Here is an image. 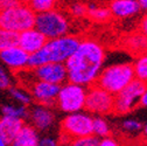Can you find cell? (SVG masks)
<instances>
[{
  "mask_svg": "<svg viewBox=\"0 0 147 146\" xmlns=\"http://www.w3.org/2000/svg\"><path fill=\"white\" fill-rule=\"evenodd\" d=\"M105 49L94 39L81 40L75 53L64 63L68 82L82 87H92L104 68Z\"/></svg>",
  "mask_w": 147,
  "mask_h": 146,
  "instance_id": "obj_1",
  "label": "cell"
},
{
  "mask_svg": "<svg viewBox=\"0 0 147 146\" xmlns=\"http://www.w3.org/2000/svg\"><path fill=\"white\" fill-rule=\"evenodd\" d=\"M80 42L81 39L70 34L59 39L48 40L38 53L29 55L27 68L34 69L46 63L64 64L69 60V57L75 53Z\"/></svg>",
  "mask_w": 147,
  "mask_h": 146,
  "instance_id": "obj_2",
  "label": "cell"
},
{
  "mask_svg": "<svg viewBox=\"0 0 147 146\" xmlns=\"http://www.w3.org/2000/svg\"><path fill=\"white\" fill-rule=\"evenodd\" d=\"M134 80V72L131 62H121L106 66L102 69L96 81V85L110 95H117Z\"/></svg>",
  "mask_w": 147,
  "mask_h": 146,
  "instance_id": "obj_3",
  "label": "cell"
},
{
  "mask_svg": "<svg viewBox=\"0 0 147 146\" xmlns=\"http://www.w3.org/2000/svg\"><path fill=\"white\" fill-rule=\"evenodd\" d=\"M34 28L39 30L47 40H54L69 35L70 21L64 12L55 8L46 13L36 14Z\"/></svg>",
  "mask_w": 147,
  "mask_h": 146,
  "instance_id": "obj_4",
  "label": "cell"
},
{
  "mask_svg": "<svg viewBox=\"0 0 147 146\" xmlns=\"http://www.w3.org/2000/svg\"><path fill=\"white\" fill-rule=\"evenodd\" d=\"M36 14L28 7L26 1L8 9H0V28L20 34L34 28Z\"/></svg>",
  "mask_w": 147,
  "mask_h": 146,
  "instance_id": "obj_5",
  "label": "cell"
},
{
  "mask_svg": "<svg viewBox=\"0 0 147 146\" xmlns=\"http://www.w3.org/2000/svg\"><path fill=\"white\" fill-rule=\"evenodd\" d=\"M94 117L88 112L81 111L68 115L61 122V138L65 145L72 139L92 136Z\"/></svg>",
  "mask_w": 147,
  "mask_h": 146,
  "instance_id": "obj_6",
  "label": "cell"
},
{
  "mask_svg": "<svg viewBox=\"0 0 147 146\" xmlns=\"http://www.w3.org/2000/svg\"><path fill=\"white\" fill-rule=\"evenodd\" d=\"M86 90L88 88L74 84V83H64L60 87L59 95L56 97V104L59 109L68 115L81 112L84 110L85 99H86Z\"/></svg>",
  "mask_w": 147,
  "mask_h": 146,
  "instance_id": "obj_7",
  "label": "cell"
},
{
  "mask_svg": "<svg viewBox=\"0 0 147 146\" xmlns=\"http://www.w3.org/2000/svg\"><path fill=\"white\" fill-rule=\"evenodd\" d=\"M147 85L144 82L133 80L120 93L113 96V112L117 115H126L140 104V98Z\"/></svg>",
  "mask_w": 147,
  "mask_h": 146,
  "instance_id": "obj_8",
  "label": "cell"
},
{
  "mask_svg": "<svg viewBox=\"0 0 147 146\" xmlns=\"http://www.w3.org/2000/svg\"><path fill=\"white\" fill-rule=\"evenodd\" d=\"M84 109L91 116H103L113 112V96L100 89L96 84L86 90V99Z\"/></svg>",
  "mask_w": 147,
  "mask_h": 146,
  "instance_id": "obj_9",
  "label": "cell"
},
{
  "mask_svg": "<svg viewBox=\"0 0 147 146\" xmlns=\"http://www.w3.org/2000/svg\"><path fill=\"white\" fill-rule=\"evenodd\" d=\"M29 72L34 81L50 83L54 85H63L68 81L67 69L62 63H46L38 68L29 69Z\"/></svg>",
  "mask_w": 147,
  "mask_h": 146,
  "instance_id": "obj_10",
  "label": "cell"
},
{
  "mask_svg": "<svg viewBox=\"0 0 147 146\" xmlns=\"http://www.w3.org/2000/svg\"><path fill=\"white\" fill-rule=\"evenodd\" d=\"M29 90L33 97L40 105L49 107L56 102V97L60 91V85H54L50 83H45L39 81H32L29 85Z\"/></svg>",
  "mask_w": 147,
  "mask_h": 146,
  "instance_id": "obj_11",
  "label": "cell"
},
{
  "mask_svg": "<svg viewBox=\"0 0 147 146\" xmlns=\"http://www.w3.org/2000/svg\"><path fill=\"white\" fill-rule=\"evenodd\" d=\"M47 41L48 40L39 30H36L35 28H32V29L25 30L19 34L18 46L24 51H26L28 55H32V54L38 53L46 45Z\"/></svg>",
  "mask_w": 147,
  "mask_h": 146,
  "instance_id": "obj_12",
  "label": "cell"
},
{
  "mask_svg": "<svg viewBox=\"0 0 147 146\" xmlns=\"http://www.w3.org/2000/svg\"><path fill=\"white\" fill-rule=\"evenodd\" d=\"M0 59L14 70H24L27 68L29 55L19 46H16L0 51Z\"/></svg>",
  "mask_w": 147,
  "mask_h": 146,
  "instance_id": "obj_13",
  "label": "cell"
},
{
  "mask_svg": "<svg viewBox=\"0 0 147 146\" xmlns=\"http://www.w3.org/2000/svg\"><path fill=\"white\" fill-rule=\"evenodd\" d=\"M107 8L111 13V16L117 19H128L140 12L137 0H113L109 3Z\"/></svg>",
  "mask_w": 147,
  "mask_h": 146,
  "instance_id": "obj_14",
  "label": "cell"
},
{
  "mask_svg": "<svg viewBox=\"0 0 147 146\" xmlns=\"http://www.w3.org/2000/svg\"><path fill=\"white\" fill-rule=\"evenodd\" d=\"M30 120L33 123V127L36 130H48L49 127L54 124L55 122V115L54 112L50 110L49 107L39 105V106H35L30 110L29 114Z\"/></svg>",
  "mask_w": 147,
  "mask_h": 146,
  "instance_id": "obj_15",
  "label": "cell"
},
{
  "mask_svg": "<svg viewBox=\"0 0 147 146\" xmlns=\"http://www.w3.org/2000/svg\"><path fill=\"white\" fill-rule=\"evenodd\" d=\"M24 122L21 119L11 118L4 116L0 118V137H1L6 144H13L15 137L24 126Z\"/></svg>",
  "mask_w": 147,
  "mask_h": 146,
  "instance_id": "obj_16",
  "label": "cell"
},
{
  "mask_svg": "<svg viewBox=\"0 0 147 146\" xmlns=\"http://www.w3.org/2000/svg\"><path fill=\"white\" fill-rule=\"evenodd\" d=\"M124 46L128 51L139 56L145 55L147 53V39L140 32L126 36V39L124 40Z\"/></svg>",
  "mask_w": 147,
  "mask_h": 146,
  "instance_id": "obj_17",
  "label": "cell"
},
{
  "mask_svg": "<svg viewBox=\"0 0 147 146\" xmlns=\"http://www.w3.org/2000/svg\"><path fill=\"white\" fill-rule=\"evenodd\" d=\"M39 140L40 138L38 131L30 125H24L20 132L15 137L13 146H38Z\"/></svg>",
  "mask_w": 147,
  "mask_h": 146,
  "instance_id": "obj_18",
  "label": "cell"
},
{
  "mask_svg": "<svg viewBox=\"0 0 147 146\" xmlns=\"http://www.w3.org/2000/svg\"><path fill=\"white\" fill-rule=\"evenodd\" d=\"M88 11H86V16H89L91 20L96 22H106L111 19V13H110L109 8L103 6V5H97V4H88L86 5Z\"/></svg>",
  "mask_w": 147,
  "mask_h": 146,
  "instance_id": "obj_19",
  "label": "cell"
},
{
  "mask_svg": "<svg viewBox=\"0 0 147 146\" xmlns=\"http://www.w3.org/2000/svg\"><path fill=\"white\" fill-rule=\"evenodd\" d=\"M111 135V126L100 116L94 117L92 120V136H95L98 139L107 138Z\"/></svg>",
  "mask_w": 147,
  "mask_h": 146,
  "instance_id": "obj_20",
  "label": "cell"
},
{
  "mask_svg": "<svg viewBox=\"0 0 147 146\" xmlns=\"http://www.w3.org/2000/svg\"><path fill=\"white\" fill-rule=\"evenodd\" d=\"M28 7L35 13V14H41L49 11H53L57 8V3L54 0H32V1H26Z\"/></svg>",
  "mask_w": 147,
  "mask_h": 146,
  "instance_id": "obj_21",
  "label": "cell"
},
{
  "mask_svg": "<svg viewBox=\"0 0 147 146\" xmlns=\"http://www.w3.org/2000/svg\"><path fill=\"white\" fill-rule=\"evenodd\" d=\"M133 72H134V80L146 83L147 82V56L145 55L139 56L132 64Z\"/></svg>",
  "mask_w": 147,
  "mask_h": 146,
  "instance_id": "obj_22",
  "label": "cell"
},
{
  "mask_svg": "<svg viewBox=\"0 0 147 146\" xmlns=\"http://www.w3.org/2000/svg\"><path fill=\"white\" fill-rule=\"evenodd\" d=\"M19 42V34L0 28V51L16 47Z\"/></svg>",
  "mask_w": 147,
  "mask_h": 146,
  "instance_id": "obj_23",
  "label": "cell"
},
{
  "mask_svg": "<svg viewBox=\"0 0 147 146\" xmlns=\"http://www.w3.org/2000/svg\"><path fill=\"white\" fill-rule=\"evenodd\" d=\"M4 116L11 117V118H16V119H24L28 116L27 109L25 106H13V105H6L3 107Z\"/></svg>",
  "mask_w": 147,
  "mask_h": 146,
  "instance_id": "obj_24",
  "label": "cell"
},
{
  "mask_svg": "<svg viewBox=\"0 0 147 146\" xmlns=\"http://www.w3.org/2000/svg\"><path fill=\"white\" fill-rule=\"evenodd\" d=\"M142 127L144 125L136 119H126L121 123V131H124L126 135H139L140 132H142Z\"/></svg>",
  "mask_w": 147,
  "mask_h": 146,
  "instance_id": "obj_25",
  "label": "cell"
},
{
  "mask_svg": "<svg viewBox=\"0 0 147 146\" xmlns=\"http://www.w3.org/2000/svg\"><path fill=\"white\" fill-rule=\"evenodd\" d=\"M98 138L95 136H89L84 138H77L72 139L69 143H67L64 146H97L98 145Z\"/></svg>",
  "mask_w": 147,
  "mask_h": 146,
  "instance_id": "obj_26",
  "label": "cell"
},
{
  "mask_svg": "<svg viewBox=\"0 0 147 146\" xmlns=\"http://www.w3.org/2000/svg\"><path fill=\"white\" fill-rule=\"evenodd\" d=\"M69 11L74 18H84L86 16L88 7L84 3H72L69 7Z\"/></svg>",
  "mask_w": 147,
  "mask_h": 146,
  "instance_id": "obj_27",
  "label": "cell"
},
{
  "mask_svg": "<svg viewBox=\"0 0 147 146\" xmlns=\"http://www.w3.org/2000/svg\"><path fill=\"white\" fill-rule=\"evenodd\" d=\"M9 93H11V95H12V97H13L14 99H16L18 102H20V103H22V104H26V105H27V104H29L30 101H32L30 95L27 94L26 91H24V90L12 88V89L9 90Z\"/></svg>",
  "mask_w": 147,
  "mask_h": 146,
  "instance_id": "obj_28",
  "label": "cell"
},
{
  "mask_svg": "<svg viewBox=\"0 0 147 146\" xmlns=\"http://www.w3.org/2000/svg\"><path fill=\"white\" fill-rule=\"evenodd\" d=\"M97 146H121L120 143L113 138V137H107V138H103V139H99L98 140V145Z\"/></svg>",
  "mask_w": 147,
  "mask_h": 146,
  "instance_id": "obj_29",
  "label": "cell"
},
{
  "mask_svg": "<svg viewBox=\"0 0 147 146\" xmlns=\"http://www.w3.org/2000/svg\"><path fill=\"white\" fill-rule=\"evenodd\" d=\"M9 84H11V81H9L8 75L6 74V71L0 67V89H6L9 87Z\"/></svg>",
  "mask_w": 147,
  "mask_h": 146,
  "instance_id": "obj_30",
  "label": "cell"
},
{
  "mask_svg": "<svg viewBox=\"0 0 147 146\" xmlns=\"http://www.w3.org/2000/svg\"><path fill=\"white\" fill-rule=\"evenodd\" d=\"M22 1H16V0H1L0 1V9H8L12 7L19 6Z\"/></svg>",
  "mask_w": 147,
  "mask_h": 146,
  "instance_id": "obj_31",
  "label": "cell"
},
{
  "mask_svg": "<svg viewBox=\"0 0 147 146\" xmlns=\"http://www.w3.org/2000/svg\"><path fill=\"white\" fill-rule=\"evenodd\" d=\"M38 146H59V143L55 138L51 137H45L39 140Z\"/></svg>",
  "mask_w": 147,
  "mask_h": 146,
  "instance_id": "obj_32",
  "label": "cell"
},
{
  "mask_svg": "<svg viewBox=\"0 0 147 146\" xmlns=\"http://www.w3.org/2000/svg\"><path fill=\"white\" fill-rule=\"evenodd\" d=\"M140 33L147 39V13L142 16V19L140 21Z\"/></svg>",
  "mask_w": 147,
  "mask_h": 146,
  "instance_id": "obj_33",
  "label": "cell"
},
{
  "mask_svg": "<svg viewBox=\"0 0 147 146\" xmlns=\"http://www.w3.org/2000/svg\"><path fill=\"white\" fill-rule=\"evenodd\" d=\"M139 105H141V106H144V107H147V88H146L145 93L142 94V96H141V98H140V104H139Z\"/></svg>",
  "mask_w": 147,
  "mask_h": 146,
  "instance_id": "obj_34",
  "label": "cell"
},
{
  "mask_svg": "<svg viewBox=\"0 0 147 146\" xmlns=\"http://www.w3.org/2000/svg\"><path fill=\"white\" fill-rule=\"evenodd\" d=\"M138 4L140 7V11L147 12V0H138Z\"/></svg>",
  "mask_w": 147,
  "mask_h": 146,
  "instance_id": "obj_35",
  "label": "cell"
},
{
  "mask_svg": "<svg viewBox=\"0 0 147 146\" xmlns=\"http://www.w3.org/2000/svg\"><path fill=\"white\" fill-rule=\"evenodd\" d=\"M0 146H7V144L5 143V140L1 137H0Z\"/></svg>",
  "mask_w": 147,
  "mask_h": 146,
  "instance_id": "obj_36",
  "label": "cell"
},
{
  "mask_svg": "<svg viewBox=\"0 0 147 146\" xmlns=\"http://www.w3.org/2000/svg\"><path fill=\"white\" fill-rule=\"evenodd\" d=\"M146 56H147V53H146Z\"/></svg>",
  "mask_w": 147,
  "mask_h": 146,
  "instance_id": "obj_37",
  "label": "cell"
}]
</instances>
